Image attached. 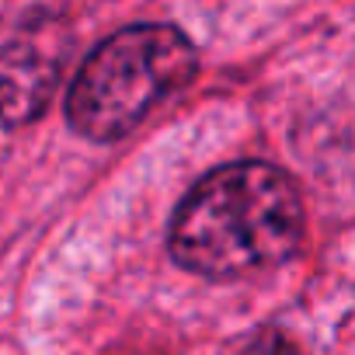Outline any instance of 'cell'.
<instances>
[{
    "label": "cell",
    "mask_w": 355,
    "mask_h": 355,
    "mask_svg": "<svg viewBox=\"0 0 355 355\" xmlns=\"http://www.w3.org/2000/svg\"><path fill=\"white\" fill-rule=\"evenodd\" d=\"M300 237L303 202L289 174L244 160L209 171L182 199L167 244L189 272L237 279L282 265L300 248Z\"/></svg>",
    "instance_id": "6da1fadb"
},
{
    "label": "cell",
    "mask_w": 355,
    "mask_h": 355,
    "mask_svg": "<svg viewBox=\"0 0 355 355\" xmlns=\"http://www.w3.org/2000/svg\"><path fill=\"white\" fill-rule=\"evenodd\" d=\"M67 39L56 25H32L0 49V122H35L63 73Z\"/></svg>",
    "instance_id": "3957f363"
},
{
    "label": "cell",
    "mask_w": 355,
    "mask_h": 355,
    "mask_svg": "<svg viewBox=\"0 0 355 355\" xmlns=\"http://www.w3.org/2000/svg\"><path fill=\"white\" fill-rule=\"evenodd\" d=\"M196 73L192 42L171 25H132L105 39L80 67L67 115L87 139H119L132 132L153 105L185 87Z\"/></svg>",
    "instance_id": "7a4b0ae2"
},
{
    "label": "cell",
    "mask_w": 355,
    "mask_h": 355,
    "mask_svg": "<svg viewBox=\"0 0 355 355\" xmlns=\"http://www.w3.org/2000/svg\"><path fill=\"white\" fill-rule=\"evenodd\" d=\"M248 355H300L293 345H286L282 338H268V341H261V345H254Z\"/></svg>",
    "instance_id": "277c9868"
}]
</instances>
